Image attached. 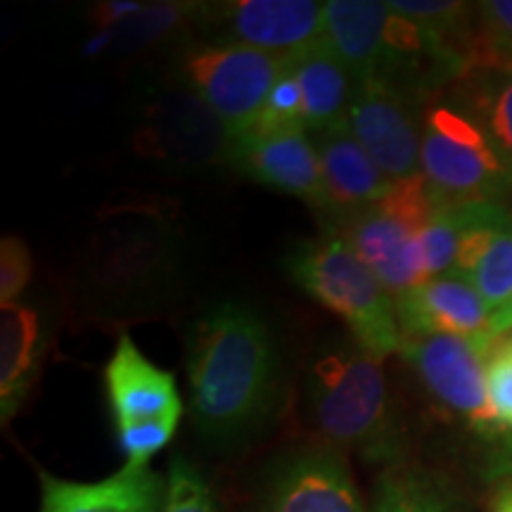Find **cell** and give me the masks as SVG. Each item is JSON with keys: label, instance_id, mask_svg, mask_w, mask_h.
<instances>
[{"label": "cell", "instance_id": "cell-1", "mask_svg": "<svg viewBox=\"0 0 512 512\" xmlns=\"http://www.w3.org/2000/svg\"><path fill=\"white\" fill-rule=\"evenodd\" d=\"M185 370L192 425L216 451L242 448L271 425L283 370L271 328L238 302H221L188 328Z\"/></svg>", "mask_w": 512, "mask_h": 512}, {"label": "cell", "instance_id": "cell-2", "mask_svg": "<svg viewBox=\"0 0 512 512\" xmlns=\"http://www.w3.org/2000/svg\"><path fill=\"white\" fill-rule=\"evenodd\" d=\"M304 413L320 444L384 467L401 460V425L382 358L356 339H332L311 356Z\"/></svg>", "mask_w": 512, "mask_h": 512}, {"label": "cell", "instance_id": "cell-3", "mask_svg": "<svg viewBox=\"0 0 512 512\" xmlns=\"http://www.w3.org/2000/svg\"><path fill=\"white\" fill-rule=\"evenodd\" d=\"M285 268L299 290L347 323L351 339L363 349L382 361L399 351L394 297L337 230L299 242L287 254Z\"/></svg>", "mask_w": 512, "mask_h": 512}, {"label": "cell", "instance_id": "cell-4", "mask_svg": "<svg viewBox=\"0 0 512 512\" xmlns=\"http://www.w3.org/2000/svg\"><path fill=\"white\" fill-rule=\"evenodd\" d=\"M420 174L439 207L498 202L512 190V166L453 95L422 100Z\"/></svg>", "mask_w": 512, "mask_h": 512}, {"label": "cell", "instance_id": "cell-5", "mask_svg": "<svg viewBox=\"0 0 512 512\" xmlns=\"http://www.w3.org/2000/svg\"><path fill=\"white\" fill-rule=\"evenodd\" d=\"M287 62L238 43L211 41L185 50L181 69L190 91L223 121L233 140L259 117Z\"/></svg>", "mask_w": 512, "mask_h": 512}, {"label": "cell", "instance_id": "cell-6", "mask_svg": "<svg viewBox=\"0 0 512 512\" xmlns=\"http://www.w3.org/2000/svg\"><path fill=\"white\" fill-rule=\"evenodd\" d=\"M498 339L456 335H401L399 354L441 406L484 437L503 432L486 392V361Z\"/></svg>", "mask_w": 512, "mask_h": 512}, {"label": "cell", "instance_id": "cell-7", "mask_svg": "<svg viewBox=\"0 0 512 512\" xmlns=\"http://www.w3.org/2000/svg\"><path fill=\"white\" fill-rule=\"evenodd\" d=\"M347 126L392 183L420 174L422 100L387 79L356 81Z\"/></svg>", "mask_w": 512, "mask_h": 512}, {"label": "cell", "instance_id": "cell-8", "mask_svg": "<svg viewBox=\"0 0 512 512\" xmlns=\"http://www.w3.org/2000/svg\"><path fill=\"white\" fill-rule=\"evenodd\" d=\"M325 3L318 0H233L202 10L216 43H238L292 60L323 38Z\"/></svg>", "mask_w": 512, "mask_h": 512}, {"label": "cell", "instance_id": "cell-9", "mask_svg": "<svg viewBox=\"0 0 512 512\" xmlns=\"http://www.w3.org/2000/svg\"><path fill=\"white\" fill-rule=\"evenodd\" d=\"M264 512H366L347 456L325 444L299 446L268 470Z\"/></svg>", "mask_w": 512, "mask_h": 512}, {"label": "cell", "instance_id": "cell-10", "mask_svg": "<svg viewBox=\"0 0 512 512\" xmlns=\"http://www.w3.org/2000/svg\"><path fill=\"white\" fill-rule=\"evenodd\" d=\"M226 162L249 181L299 197L320 214L325 211L318 145L302 124L278 131L242 133L230 140Z\"/></svg>", "mask_w": 512, "mask_h": 512}, {"label": "cell", "instance_id": "cell-11", "mask_svg": "<svg viewBox=\"0 0 512 512\" xmlns=\"http://www.w3.org/2000/svg\"><path fill=\"white\" fill-rule=\"evenodd\" d=\"M335 230L377 275L394 302L427 280L420 242L422 228L415 223L377 204L347 226Z\"/></svg>", "mask_w": 512, "mask_h": 512}, {"label": "cell", "instance_id": "cell-12", "mask_svg": "<svg viewBox=\"0 0 512 512\" xmlns=\"http://www.w3.org/2000/svg\"><path fill=\"white\" fill-rule=\"evenodd\" d=\"M316 145L325 188L323 216L330 221V230L347 226L384 200L392 181L363 150L349 126L320 133Z\"/></svg>", "mask_w": 512, "mask_h": 512}, {"label": "cell", "instance_id": "cell-13", "mask_svg": "<svg viewBox=\"0 0 512 512\" xmlns=\"http://www.w3.org/2000/svg\"><path fill=\"white\" fill-rule=\"evenodd\" d=\"M105 387L117 427L159 418L181 420L183 415L176 377L145 358L128 335L119 337L107 361Z\"/></svg>", "mask_w": 512, "mask_h": 512}, {"label": "cell", "instance_id": "cell-14", "mask_svg": "<svg viewBox=\"0 0 512 512\" xmlns=\"http://www.w3.org/2000/svg\"><path fill=\"white\" fill-rule=\"evenodd\" d=\"M401 335H489L491 311L475 287L458 275H441L396 299Z\"/></svg>", "mask_w": 512, "mask_h": 512}, {"label": "cell", "instance_id": "cell-15", "mask_svg": "<svg viewBox=\"0 0 512 512\" xmlns=\"http://www.w3.org/2000/svg\"><path fill=\"white\" fill-rule=\"evenodd\" d=\"M166 479L155 470H128L98 482H72L41 472L38 512H162Z\"/></svg>", "mask_w": 512, "mask_h": 512}, {"label": "cell", "instance_id": "cell-16", "mask_svg": "<svg viewBox=\"0 0 512 512\" xmlns=\"http://www.w3.org/2000/svg\"><path fill=\"white\" fill-rule=\"evenodd\" d=\"M143 143L159 155L195 159H228L230 133L223 121L190 88L157 102L150 124L143 128Z\"/></svg>", "mask_w": 512, "mask_h": 512}, {"label": "cell", "instance_id": "cell-17", "mask_svg": "<svg viewBox=\"0 0 512 512\" xmlns=\"http://www.w3.org/2000/svg\"><path fill=\"white\" fill-rule=\"evenodd\" d=\"M48 330L34 306L12 302L0 309V418H15L41 375Z\"/></svg>", "mask_w": 512, "mask_h": 512}, {"label": "cell", "instance_id": "cell-18", "mask_svg": "<svg viewBox=\"0 0 512 512\" xmlns=\"http://www.w3.org/2000/svg\"><path fill=\"white\" fill-rule=\"evenodd\" d=\"M389 17V5L377 0H328L320 41L337 55L356 81L375 79L384 67Z\"/></svg>", "mask_w": 512, "mask_h": 512}, {"label": "cell", "instance_id": "cell-19", "mask_svg": "<svg viewBox=\"0 0 512 512\" xmlns=\"http://www.w3.org/2000/svg\"><path fill=\"white\" fill-rule=\"evenodd\" d=\"M290 72L302 91V124L309 133H328L347 126L356 79L337 55L318 41L290 60Z\"/></svg>", "mask_w": 512, "mask_h": 512}, {"label": "cell", "instance_id": "cell-20", "mask_svg": "<svg viewBox=\"0 0 512 512\" xmlns=\"http://www.w3.org/2000/svg\"><path fill=\"white\" fill-rule=\"evenodd\" d=\"M460 105L475 117L512 166V67H475L456 83Z\"/></svg>", "mask_w": 512, "mask_h": 512}, {"label": "cell", "instance_id": "cell-21", "mask_svg": "<svg viewBox=\"0 0 512 512\" xmlns=\"http://www.w3.org/2000/svg\"><path fill=\"white\" fill-rule=\"evenodd\" d=\"M373 512H463L453 496L427 472L403 463L384 467L377 477Z\"/></svg>", "mask_w": 512, "mask_h": 512}, {"label": "cell", "instance_id": "cell-22", "mask_svg": "<svg viewBox=\"0 0 512 512\" xmlns=\"http://www.w3.org/2000/svg\"><path fill=\"white\" fill-rule=\"evenodd\" d=\"M465 280L484 299L491 316L512 302V223L503 226L491 238L489 247L484 249Z\"/></svg>", "mask_w": 512, "mask_h": 512}, {"label": "cell", "instance_id": "cell-23", "mask_svg": "<svg viewBox=\"0 0 512 512\" xmlns=\"http://www.w3.org/2000/svg\"><path fill=\"white\" fill-rule=\"evenodd\" d=\"M475 8V67H512V0H486Z\"/></svg>", "mask_w": 512, "mask_h": 512}, {"label": "cell", "instance_id": "cell-24", "mask_svg": "<svg viewBox=\"0 0 512 512\" xmlns=\"http://www.w3.org/2000/svg\"><path fill=\"white\" fill-rule=\"evenodd\" d=\"M460 233H463V204H451V207L434 211L420 235L427 280L453 273Z\"/></svg>", "mask_w": 512, "mask_h": 512}, {"label": "cell", "instance_id": "cell-25", "mask_svg": "<svg viewBox=\"0 0 512 512\" xmlns=\"http://www.w3.org/2000/svg\"><path fill=\"white\" fill-rule=\"evenodd\" d=\"M204 5H185V3H166V5H147L140 15L126 19L117 27L119 43L126 48L145 46V43L159 41V38L174 34L183 29L192 17L202 15Z\"/></svg>", "mask_w": 512, "mask_h": 512}, {"label": "cell", "instance_id": "cell-26", "mask_svg": "<svg viewBox=\"0 0 512 512\" xmlns=\"http://www.w3.org/2000/svg\"><path fill=\"white\" fill-rule=\"evenodd\" d=\"M164 479L162 512H216L214 491L188 458H171Z\"/></svg>", "mask_w": 512, "mask_h": 512}, {"label": "cell", "instance_id": "cell-27", "mask_svg": "<svg viewBox=\"0 0 512 512\" xmlns=\"http://www.w3.org/2000/svg\"><path fill=\"white\" fill-rule=\"evenodd\" d=\"M178 418H159L147 422H133V425H119V446L126 456L128 470H145L155 453L174 439Z\"/></svg>", "mask_w": 512, "mask_h": 512}, {"label": "cell", "instance_id": "cell-28", "mask_svg": "<svg viewBox=\"0 0 512 512\" xmlns=\"http://www.w3.org/2000/svg\"><path fill=\"white\" fill-rule=\"evenodd\" d=\"M297 124H302V91H299V83L290 72V62H287L283 76L273 86L271 95H268L264 107H261L259 117H256L247 131H278V128Z\"/></svg>", "mask_w": 512, "mask_h": 512}, {"label": "cell", "instance_id": "cell-29", "mask_svg": "<svg viewBox=\"0 0 512 512\" xmlns=\"http://www.w3.org/2000/svg\"><path fill=\"white\" fill-rule=\"evenodd\" d=\"M486 392L503 430H512V337L498 339L486 361Z\"/></svg>", "mask_w": 512, "mask_h": 512}, {"label": "cell", "instance_id": "cell-30", "mask_svg": "<svg viewBox=\"0 0 512 512\" xmlns=\"http://www.w3.org/2000/svg\"><path fill=\"white\" fill-rule=\"evenodd\" d=\"M34 264L29 247L17 235H5L0 242V299L3 304L17 302L19 294L29 285Z\"/></svg>", "mask_w": 512, "mask_h": 512}, {"label": "cell", "instance_id": "cell-31", "mask_svg": "<svg viewBox=\"0 0 512 512\" xmlns=\"http://www.w3.org/2000/svg\"><path fill=\"white\" fill-rule=\"evenodd\" d=\"M508 332H512V302L505 304L503 309H498L489 323V335L494 339H501Z\"/></svg>", "mask_w": 512, "mask_h": 512}, {"label": "cell", "instance_id": "cell-32", "mask_svg": "<svg viewBox=\"0 0 512 512\" xmlns=\"http://www.w3.org/2000/svg\"><path fill=\"white\" fill-rule=\"evenodd\" d=\"M491 512H512V479H505L496 486L491 496Z\"/></svg>", "mask_w": 512, "mask_h": 512}]
</instances>
